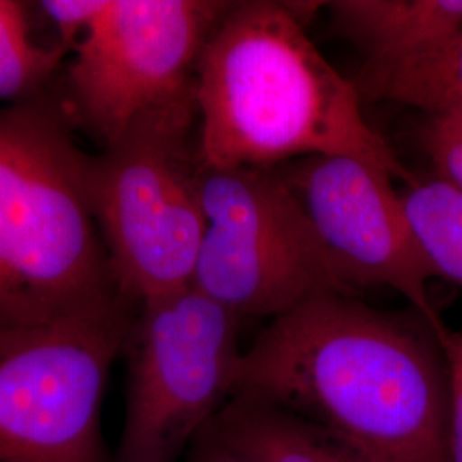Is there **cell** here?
Segmentation results:
<instances>
[{
	"mask_svg": "<svg viewBox=\"0 0 462 462\" xmlns=\"http://www.w3.org/2000/svg\"><path fill=\"white\" fill-rule=\"evenodd\" d=\"M442 336L413 309L320 295L273 319L244 351L233 396L273 402L366 461L447 462Z\"/></svg>",
	"mask_w": 462,
	"mask_h": 462,
	"instance_id": "1",
	"label": "cell"
},
{
	"mask_svg": "<svg viewBox=\"0 0 462 462\" xmlns=\"http://www.w3.org/2000/svg\"><path fill=\"white\" fill-rule=\"evenodd\" d=\"M51 91L0 106V329L124 297L95 217L91 154Z\"/></svg>",
	"mask_w": 462,
	"mask_h": 462,
	"instance_id": "3",
	"label": "cell"
},
{
	"mask_svg": "<svg viewBox=\"0 0 462 462\" xmlns=\"http://www.w3.org/2000/svg\"><path fill=\"white\" fill-rule=\"evenodd\" d=\"M240 322L192 284L139 307L127 334V406L114 462H177L230 401Z\"/></svg>",
	"mask_w": 462,
	"mask_h": 462,
	"instance_id": "7",
	"label": "cell"
},
{
	"mask_svg": "<svg viewBox=\"0 0 462 462\" xmlns=\"http://www.w3.org/2000/svg\"><path fill=\"white\" fill-rule=\"evenodd\" d=\"M187 462H248L211 427L204 430L187 452Z\"/></svg>",
	"mask_w": 462,
	"mask_h": 462,
	"instance_id": "18",
	"label": "cell"
},
{
	"mask_svg": "<svg viewBox=\"0 0 462 462\" xmlns=\"http://www.w3.org/2000/svg\"><path fill=\"white\" fill-rule=\"evenodd\" d=\"M230 4L103 0L57 95L72 127L106 148L137 116L194 93L199 57Z\"/></svg>",
	"mask_w": 462,
	"mask_h": 462,
	"instance_id": "8",
	"label": "cell"
},
{
	"mask_svg": "<svg viewBox=\"0 0 462 462\" xmlns=\"http://www.w3.org/2000/svg\"><path fill=\"white\" fill-rule=\"evenodd\" d=\"M349 293L389 288L446 334L430 297L439 278L421 247L394 179L351 156H309L278 166Z\"/></svg>",
	"mask_w": 462,
	"mask_h": 462,
	"instance_id": "9",
	"label": "cell"
},
{
	"mask_svg": "<svg viewBox=\"0 0 462 462\" xmlns=\"http://www.w3.org/2000/svg\"><path fill=\"white\" fill-rule=\"evenodd\" d=\"M137 310L122 297L49 324L0 329V462H112L99 413Z\"/></svg>",
	"mask_w": 462,
	"mask_h": 462,
	"instance_id": "5",
	"label": "cell"
},
{
	"mask_svg": "<svg viewBox=\"0 0 462 462\" xmlns=\"http://www.w3.org/2000/svg\"><path fill=\"white\" fill-rule=\"evenodd\" d=\"M442 346L448 365L447 462H462V332L447 330Z\"/></svg>",
	"mask_w": 462,
	"mask_h": 462,
	"instance_id": "16",
	"label": "cell"
},
{
	"mask_svg": "<svg viewBox=\"0 0 462 462\" xmlns=\"http://www.w3.org/2000/svg\"><path fill=\"white\" fill-rule=\"evenodd\" d=\"M194 97L202 165L278 168L339 154L402 183L413 177L366 122L356 86L309 38L295 4L231 2L199 57Z\"/></svg>",
	"mask_w": 462,
	"mask_h": 462,
	"instance_id": "2",
	"label": "cell"
},
{
	"mask_svg": "<svg viewBox=\"0 0 462 462\" xmlns=\"http://www.w3.org/2000/svg\"><path fill=\"white\" fill-rule=\"evenodd\" d=\"M420 144L435 168L437 179L462 196V114L427 116L420 129Z\"/></svg>",
	"mask_w": 462,
	"mask_h": 462,
	"instance_id": "15",
	"label": "cell"
},
{
	"mask_svg": "<svg viewBox=\"0 0 462 462\" xmlns=\"http://www.w3.org/2000/svg\"><path fill=\"white\" fill-rule=\"evenodd\" d=\"M204 235L192 286L238 320L351 295L278 168L200 166Z\"/></svg>",
	"mask_w": 462,
	"mask_h": 462,
	"instance_id": "6",
	"label": "cell"
},
{
	"mask_svg": "<svg viewBox=\"0 0 462 462\" xmlns=\"http://www.w3.org/2000/svg\"><path fill=\"white\" fill-rule=\"evenodd\" d=\"M67 53L60 43L34 42L30 4L0 0V101L13 105L50 93Z\"/></svg>",
	"mask_w": 462,
	"mask_h": 462,
	"instance_id": "13",
	"label": "cell"
},
{
	"mask_svg": "<svg viewBox=\"0 0 462 462\" xmlns=\"http://www.w3.org/2000/svg\"><path fill=\"white\" fill-rule=\"evenodd\" d=\"M194 93L137 116L89 160L95 217L135 305L192 284L204 235Z\"/></svg>",
	"mask_w": 462,
	"mask_h": 462,
	"instance_id": "4",
	"label": "cell"
},
{
	"mask_svg": "<svg viewBox=\"0 0 462 462\" xmlns=\"http://www.w3.org/2000/svg\"><path fill=\"white\" fill-rule=\"evenodd\" d=\"M38 5L55 24L59 43L70 53L98 17L103 0H45Z\"/></svg>",
	"mask_w": 462,
	"mask_h": 462,
	"instance_id": "17",
	"label": "cell"
},
{
	"mask_svg": "<svg viewBox=\"0 0 462 462\" xmlns=\"http://www.w3.org/2000/svg\"><path fill=\"white\" fill-rule=\"evenodd\" d=\"M362 101H393L427 116L462 114V28L430 49L391 66H364Z\"/></svg>",
	"mask_w": 462,
	"mask_h": 462,
	"instance_id": "12",
	"label": "cell"
},
{
	"mask_svg": "<svg viewBox=\"0 0 462 462\" xmlns=\"http://www.w3.org/2000/svg\"><path fill=\"white\" fill-rule=\"evenodd\" d=\"M324 5L334 32L364 53V66L402 62L462 28V0H336Z\"/></svg>",
	"mask_w": 462,
	"mask_h": 462,
	"instance_id": "10",
	"label": "cell"
},
{
	"mask_svg": "<svg viewBox=\"0 0 462 462\" xmlns=\"http://www.w3.org/2000/svg\"><path fill=\"white\" fill-rule=\"evenodd\" d=\"M209 427L248 462H370L295 414L247 394L231 396Z\"/></svg>",
	"mask_w": 462,
	"mask_h": 462,
	"instance_id": "11",
	"label": "cell"
},
{
	"mask_svg": "<svg viewBox=\"0 0 462 462\" xmlns=\"http://www.w3.org/2000/svg\"><path fill=\"white\" fill-rule=\"evenodd\" d=\"M439 278L462 288V196L440 179L411 177L399 192Z\"/></svg>",
	"mask_w": 462,
	"mask_h": 462,
	"instance_id": "14",
	"label": "cell"
}]
</instances>
